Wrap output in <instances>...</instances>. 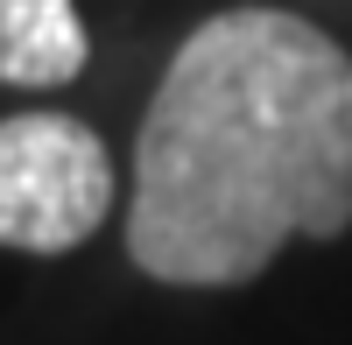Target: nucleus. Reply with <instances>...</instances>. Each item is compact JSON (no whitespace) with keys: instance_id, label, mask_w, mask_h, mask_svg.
I'll use <instances>...</instances> for the list:
<instances>
[{"instance_id":"nucleus-1","label":"nucleus","mask_w":352,"mask_h":345,"mask_svg":"<svg viewBox=\"0 0 352 345\" xmlns=\"http://www.w3.org/2000/svg\"><path fill=\"white\" fill-rule=\"evenodd\" d=\"M338 233H352V56L289 8L197 21L134 141V268L240 289L289 240Z\"/></svg>"},{"instance_id":"nucleus-2","label":"nucleus","mask_w":352,"mask_h":345,"mask_svg":"<svg viewBox=\"0 0 352 345\" xmlns=\"http://www.w3.org/2000/svg\"><path fill=\"white\" fill-rule=\"evenodd\" d=\"M113 212L106 141L71 113H14L0 120V247L71 254Z\"/></svg>"},{"instance_id":"nucleus-3","label":"nucleus","mask_w":352,"mask_h":345,"mask_svg":"<svg viewBox=\"0 0 352 345\" xmlns=\"http://www.w3.org/2000/svg\"><path fill=\"white\" fill-rule=\"evenodd\" d=\"M85 56L92 43L71 0H0V85H71Z\"/></svg>"}]
</instances>
